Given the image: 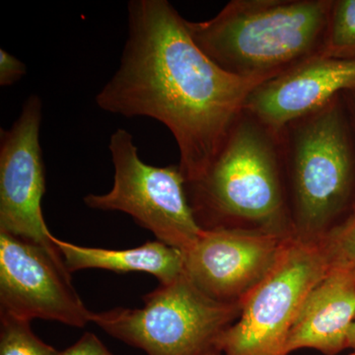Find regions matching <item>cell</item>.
Masks as SVG:
<instances>
[{"mask_svg":"<svg viewBox=\"0 0 355 355\" xmlns=\"http://www.w3.org/2000/svg\"><path fill=\"white\" fill-rule=\"evenodd\" d=\"M121 64L96 103L125 118L148 116L171 132L187 183L202 176L249 95L263 81L233 76L196 44L167 0H132Z\"/></svg>","mask_w":355,"mask_h":355,"instance_id":"cell-1","label":"cell"},{"mask_svg":"<svg viewBox=\"0 0 355 355\" xmlns=\"http://www.w3.org/2000/svg\"><path fill=\"white\" fill-rule=\"evenodd\" d=\"M334 0H232L189 31L222 69L265 81L321 55Z\"/></svg>","mask_w":355,"mask_h":355,"instance_id":"cell-2","label":"cell"},{"mask_svg":"<svg viewBox=\"0 0 355 355\" xmlns=\"http://www.w3.org/2000/svg\"><path fill=\"white\" fill-rule=\"evenodd\" d=\"M189 202L203 230L256 224L294 231L279 132L243 111L207 171L187 183Z\"/></svg>","mask_w":355,"mask_h":355,"instance_id":"cell-3","label":"cell"},{"mask_svg":"<svg viewBox=\"0 0 355 355\" xmlns=\"http://www.w3.org/2000/svg\"><path fill=\"white\" fill-rule=\"evenodd\" d=\"M295 234L319 238L355 209V127L345 93L279 130Z\"/></svg>","mask_w":355,"mask_h":355,"instance_id":"cell-4","label":"cell"},{"mask_svg":"<svg viewBox=\"0 0 355 355\" xmlns=\"http://www.w3.org/2000/svg\"><path fill=\"white\" fill-rule=\"evenodd\" d=\"M142 300L139 309L93 312L91 322L147 355H214L220 354L219 340L241 315L243 306L209 297L186 273L160 284Z\"/></svg>","mask_w":355,"mask_h":355,"instance_id":"cell-5","label":"cell"},{"mask_svg":"<svg viewBox=\"0 0 355 355\" xmlns=\"http://www.w3.org/2000/svg\"><path fill=\"white\" fill-rule=\"evenodd\" d=\"M330 270L320 238L294 233L279 263L243 302L218 343L225 355H288L289 334L311 291Z\"/></svg>","mask_w":355,"mask_h":355,"instance_id":"cell-6","label":"cell"},{"mask_svg":"<svg viewBox=\"0 0 355 355\" xmlns=\"http://www.w3.org/2000/svg\"><path fill=\"white\" fill-rule=\"evenodd\" d=\"M114 184L108 193H89L92 209L125 212L158 241L187 252L202 234L187 193V180L178 166L156 167L140 159L132 133L118 128L111 135Z\"/></svg>","mask_w":355,"mask_h":355,"instance_id":"cell-7","label":"cell"},{"mask_svg":"<svg viewBox=\"0 0 355 355\" xmlns=\"http://www.w3.org/2000/svg\"><path fill=\"white\" fill-rule=\"evenodd\" d=\"M294 233L243 227L203 230L184 252V273L209 297L243 304L272 272Z\"/></svg>","mask_w":355,"mask_h":355,"instance_id":"cell-8","label":"cell"},{"mask_svg":"<svg viewBox=\"0 0 355 355\" xmlns=\"http://www.w3.org/2000/svg\"><path fill=\"white\" fill-rule=\"evenodd\" d=\"M43 103L38 96L26 100L19 116L0 135V232L44 248L62 259L46 227L42 200L46 176L40 128Z\"/></svg>","mask_w":355,"mask_h":355,"instance_id":"cell-9","label":"cell"},{"mask_svg":"<svg viewBox=\"0 0 355 355\" xmlns=\"http://www.w3.org/2000/svg\"><path fill=\"white\" fill-rule=\"evenodd\" d=\"M92 313L72 286L62 259L0 232V314L83 328Z\"/></svg>","mask_w":355,"mask_h":355,"instance_id":"cell-10","label":"cell"},{"mask_svg":"<svg viewBox=\"0 0 355 355\" xmlns=\"http://www.w3.org/2000/svg\"><path fill=\"white\" fill-rule=\"evenodd\" d=\"M355 88V60L318 55L259 84L244 111L279 132Z\"/></svg>","mask_w":355,"mask_h":355,"instance_id":"cell-11","label":"cell"},{"mask_svg":"<svg viewBox=\"0 0 355 355\" xmlns=\"http://www.w3.org/2000/svg\"><path fill=\"white\" fill-rule=\"evenodd\" d=\"M355 320V268H330L303 303L289 334L287 352L314 349L336 355L349 349Z\"/></svg>","mask_w":355,"mask_h":355,"instance_id":"cell-12","label":"cell"},{"mask_svg":"<svg viewBox=\"0 0 355 355\" xmlns=\"http://www.w3.org/2000/svg\"><path fill=\"white\" fill-rule=\"evenodd\" d=\"M67 272L100 268L116 273L144 272L153 275L160 284H169L184 273V253L164 243L149 241L125 250L78 246L53 236Z\"/></svg>","mask_w":355,"mask_h":355,"instance_id":"cell-13","label":"cell"},{"mask_svg":"<svg viewBox=\"0 0 355 355\" xmlns=\"http://www.w3.org/2000/svg\"><path fill=\"white\" fill-rule=\"evenodd\" d=\"M321 55L355 60V0H334Z\"/></svg>","mask_w":355,"mask_h":355,"instance_id":"cell-14","label":"cell"},{"mask_svg":"<svg viewBox=\"0 0 355 355\" xmlns=\"http://www.w3.org/2000/svg\"><path fill=\"white\" fill-rule=\"evenodd\" d=\"M31 321L0 314V355H60L33 333Z\"/></svg>","mask_w":355,"mask_h":355,"instance_id":"cell-15","label":"cell"},{"mask_svg":"<svg viewBox=\"0 0 355 355\" xmlns=\"http://www.w3.org/2000/svg\"><path fill=\"white\" fill-rule=\"evenodd\" d=\"M319 238L330 268H355V209Z\"/></svg>","mask_w":355,"mask_h":355,"instance_id":"cell-16","label":"cell"},{"mask_svg":"<svg viewBox=\"0 0 355 355\" xmlns=\"http://www.w3.org/2000/svg\"><path fill=\"white\" fill-rule=\"evenodd\" d=\"M26 65L8 51L0 50V85L10 86L25 76Z\"/></svg>","mask_w":355,"mask_h":355,"instance_id":"cell-17","label":"cell"},{"mask_svg":"<svg viewBox=\"0 0 355 355\" xmlns=\"http://www.w3.org/2000/svg\"><path fill=\"white\" fill-rule=\"evenodd\" d=\"M60 355H114L106 345L93 333L84 334L69 347L60 352Z\"/></svg>","mask_w":355,"mask_h":355,"instance_id":"cell-18","label":"cell"},{"mask_svg":"<svg viewBox=\"0 0 355 355\" xmlns=\"http://www.w3.org/2000/svg\"><path fill=\"white\" fill-rule=\"evenodd\" d=\"M345 99H347V105H349L350 114H352L355 127V88L345 92Z\"/></svg>","mask_w":355,"mask_h":355,"instance_id":"cell-19","label":"cell"},{"mask_svg":"<svg viewBox=\"0 0 355 355\" xmlns=\"http://www.w3.org/2000/svg\"><path fill=\"white\" fill-rule=\"evenodd\" d=\"M349 343L350 349H354L355 352V320L352 328H350Z\"/></svg>","mask_w":355,"mask_h":355,"instance_id":"cell-20","label":"cell"},{"mask_svg":"<svg viewBox=\"0 0 355 355\" xmlns=\"http://www.w3.org/2000/svg\"><path fill=\"white\" fill-rule=\"evenodd\" d=\"M350 355H355V352H354V354H350Z\"/></svg>","mask_w":355,"mask_h":355,"instance_id":"cell-21","label":"cell"},{"mask_svg":"<svg viewBox=\"0 0 355 355\" xmlns=\"http://www.w3.org/2000/svg\"><path fill=\"white\" fill-rule=\"evenodd\" d=\"M214 355H221L220 354H214Z\"/></svg>","mask_w":355,"mask_h":355,"instance_id":"cell-22","label":"cell"}]
</instances>
